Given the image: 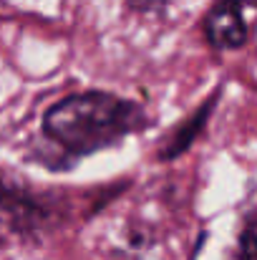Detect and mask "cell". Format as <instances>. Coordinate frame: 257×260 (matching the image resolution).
I'll use <instances>...</instances> for the list:
<instances>
[{
  "label": "cell",
  "mask_w": 257,
  "mask_h": 260,
  "mask_svg": "<svg viewBox=\"0 0 257 260\" xmlns=\"http://www.w3.org/2000/svg\"><path fill=\"white\" fill-rule=\"evenodd\" d=\"M204 33L217 48H240L247 41V23L237 0H219L204 20Z\"/></svg>",
  "instance_id": "2"
},
{
  "label": "cell",
  "mask_w": 257,
  "mask_h": 260,
  "mask_svg": "<svg viewBox=\"0 0 257 260\" xmlns=\"http://www.w3.org/2000/svg\"><path fill=\"white\" fill-rule=\"evenodd\" d=\"M240 260H257V215L247 220L240 233Z\"/></svg>",
  "instance_id": "3"
},
{
  "label": "cell",
  "mask_w": 257,
  "mask_h": 260,
  "mask_svg": "<svg viewBox=\"0 0 257 260\" xmlns=\"http://www.w3.org/2000/svg\"><path fill=\"white\" fill-rule=\"evenodd\" d=\"M139 124V106L103 91L68 96L51 106L43 119L46 134L74 154L98 152L119 142Z\"/></svg>",
  "instance_id": "1"
}]
</instances>
